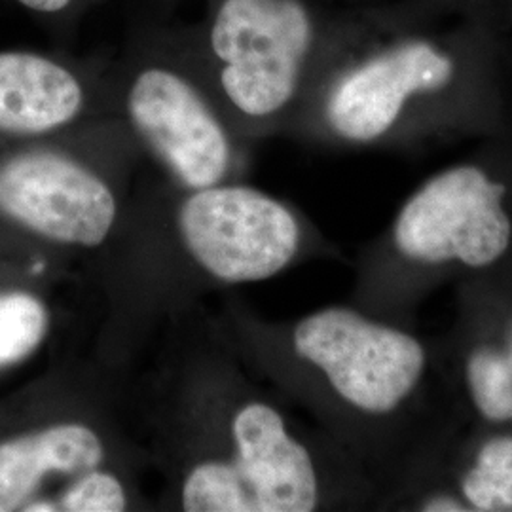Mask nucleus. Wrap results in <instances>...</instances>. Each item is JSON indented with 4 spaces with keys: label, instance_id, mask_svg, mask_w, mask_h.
<instances>
[{
    "label": "nucleus",
    "instance_id": "9",
    "mask_svg": "<svg viewBox=\"0 0 512 512\" xmlns=\"http://www.w3.org/2000/svg\"><path fill=\"white\" fill-rule=\"evenodd\" d=\"M112 114L162 179L194 190L239 181L247 143L213 97L186 25L143 27L109 63Z\"/></svg>",
    "mask_w": 512,
    "mask_h": 512
},
{
    "label": "nucleus",
    "instance_id": "2",
    "mask_svg": "<svg viewBox=\"0 0 512 512\" xmlns=\"http://www.w3.org/2000/svg\"><path fill=\"white\" fill-rule=\"evenodd\" d=\"M217 321L241 361L308 410L382 501L403 494L448 452L458 391L450 368L414 332L349 306L270 323L232 298Z\"/></svg>",
    "mask_w": 512,
    "mask_h": 512
},
{
    "label": "nucleus",
    "instance_id": "13",
    "mask_svg": "<svg viewBox=\"0 0 512 512\" xmlns=\"http://www.w3.org/2000/svg\"><path fill=\"white\" fill-rule=\"evenodd\" d=\"M42 27L59 37H69L84 14L99 0H14Z\"/></svg>",
    "mask_w": 512,
    "mask_h": 512
},
{
    "label": "nucleus",
    "instance_id": "5",
    "mask_svg": "<svg viewBox=\"0 0 512 512\" xmlns=\"http://www.w3.org/2000/svg\"><path fill=\"white\" fill-rule=\"evenodd\" d=\"M156 480L99 359L0 399V512L152 511Z\"/></svg>",
    "mask_w": 512,
    "mask_h": 512
},
{
    "label": "nucleus",
    "instance_id": "4",
    "mask_svg": "<svg viewBox=\"0 0 512 512\" xmlns=\"http://www.w3.org/2000/svg\"><path fill=\"white\" fill-rule=\"evenodd\" d=\"M293 205L241 181L183 190L135 186L103 262L112 308L107 338L124 344L196 294L272 279L315 249ZM93 264V266H95Z\"/></svg>",
    "mask_w": 512,
    "mask_h": 512
},
{
    "label": "nucleus",
    "instance_id": "7",
    "mask_svg": "<svg viewBox=\"0 0 512 512\" xmlns=\"http://www.w3.org/2000/svg\"><path fill=\"white\" fill-rule=\"evenodd\" d=\"M361 14L363 4L329 0H205L186 33L220 109L253 145L289 135Z\"/></svg>",
    "mask_w": 512,
    "mask_h": 512
},
{
    "label": "nucleus",
    "instance_id": "1",
    "mask_svg": "<svg viewBox=\"0 0 512 512\" xmlns=\"http://www.w3.org/2000/svg\"><path fill=\"white\" fill-rule=\"evenodd\" d=\"M107 365L152 467L156 509L313 512L382 503L344 448L260 384L200 302L165 315Z\"/></svg>",
    "mask_w": 512,
    "mask_h": 512
},
{
    "label": "nucleus",
    "instance_id": "12",
    "mask_svg": "<svg viewBox=\"0 0 512 512\" xmlns=\"http://www.w3.org/2000/svg\"><path fill=\"white\" fill-rule=\"evenodd\" d=\"M57 283H31L0 275V370L33 355L52 330L46 293Z\"/></svg>",
    "mask_w": 512,
    "mask_h": 512
},
{
    "label": "nucleus",
    "instance_id": "15",
    "mask_svg": "<svg viewBox=\"0 0 512 512\" xmlns=\"http://www.w3.org/2000/svg\"><path fill=\"white\" fill-rule=\"evenodd\" d=\"M497 12L503 19V23L507 25V29L512 33V0H497Z\"/></svg>",
    "mask_w": 512,
    "mask_h": 512
},
{
    "label": "nucleus",
    "instance_id": "8",
    "mask_svg": "<svg viewBox=\"0 0 512 512\" xmlns=\"http://www.w3.org/2000/svg\"><path fill=\"white\" fill-rule=\"evenodd\" d=\"M512 260V122L471 156L425 179L404 200L366 262V300L399 302L454 275Z\"/></svg>",
    "mask_w": 512,
    "mask_h": 512
},
{
    "label": "nucleus",
    "instance_id": "10",
    "mask_svg": "<svg viewBox=\"0 0 512 512\" xmlns=\"http://www.w3.org/2000/svg\"><path fill=\"white\" fill-rule=\"evenodd\" d=\"M109 63L52 50H0V141L50 139L112 118Z\"/></svg>",
    "mask_w": 512,
    "mask_h": 512
},
{
    "label": "nucleus",
    "instance_id": "11",
    "mask_svg": "<svg viewBox=\"0 0 512 512\" xmlns=\"http://www.w3.org/2000/svg\"><path fill=\"white\" fill-rule=\"evenodd\" d=\"M440 486L454 492L465 512H512V427H482Z\"/></svg>",
    "mask_w": 512,
    "mask_h": 512
},
{
    "label": "nucleus",
    "instance_id": "14",
    "mask_svg": "<svg viewBox=\"0 0 512 512\" xmlns=\"http://www.w3.org/2000/svg\"><path fill=\"white\" fill-rule=\"evenodd\" d=\"M410 4H425V6H439V8H461L469 6L478 0H406Z\"/></svg>",
    "mask_w": 512,
    "mask_h": 512
},
{
    "label": "nucleus",
    "instance_id": "3",
    "mask_svg": "<svg viewBox=\"0 0 512 512\" xmlns=\"http://www.w3.org/2000/svg\"><path fill=\"white\" fill-rule=\"evenodd\" d=\"M509 35L495 0L365 4L289 135L349 148L490 135L512 122Z\"/></svg>",
    "mask_w": 512,
    "mask_h": 512
},
{
    "label": "nucleus",
    "instance_id": "16",
    "mask_svg": "<svg viewBox=\"0 0 512 512\" xmlns=\"http://www.w3.org/2000/svg\"><path fill=\"white\" fill-rule=\"evenodd\" d=\"M99 2H101V0H99Z\"/></svg>",
    "mask_w": 512,
    "mask_h": 512
},
{
    "label": "nucleus",
    "instance_id": "6",
    "mask_svg": "<svg viewBox=\"0 0 512 512\" xmlns=\"http://www.w3.org/2000/svg\"><path fill=\"white\" fill-rule=\"evenodd\" d=\"M143 154L118 118L0 141V275L57 283L109 249Z\"/></svg>",
    "mask_w": 512,
    "mask_h": 512
}]
</instances>
